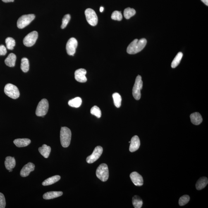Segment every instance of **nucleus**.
Masks as SVG:
<instances>
[{
	"mask_svg": "<svg viewBox=\"0 0 208 208\" xmlns=\"http://www.w3.org/2000/svg\"><path fill=\"white\" fill-rule=\"evenodd\" d=\"M91 114L94 115L98 118H100L101 116V112L100 108L97 106H94L91 108Z\"/></svg>",
	"mask_w": 208,
	"mask_h": 208,
	"instance_id": "nucleus-31",
	"label": "nucleus"
},
{
	"mask_svg": "<svg viewBox=\"0 0 208 208\" xmlns=\"http://www.w3.org/2000/svg\"><path fill=\"white\" fill-rule=\"evenodd\" d=\"M35 18L33 14L24 15L20 17L17 21V26L19 29H23L30 25Z\"/></svg>",
	"mask_w": 208,
	"mask_h": 208,
	"instance_id": "nucleus-7",
	"label": "nucleus"
},
{
	"mask_svg": "<svg viewBox=\"0 0 208 208\" xmlns=\"http://www.w3.org/2000/svg\"><path fill=\"white\" fill-rule=\"evenodd\" d=\"M96 175L101 181L104 182L107 181L109 175L107 165L105 164H101L96 171Z\"/></svg>",
	"mask_w": 208,
	"mask_h": 208,
	"instance_id": "nucleus-3",
	"label": "nucleus"
},
{
	"mask_svg": "<svg viewBox=\"0 0 208 208\" xmlns=\"http://www.w3.org/2000/svg\"><path fill=\"white\" fill-rule=\"evenodd\" d=\"M85 14L88 23L92 26H95L97 25L98 16L92 8H88L85 11Z\"/></svg>",
	"mask_w": 208,
	"mask_h": 208,
	"instance_id": "nucleus-8",
	"label": "nucleus"
},
{
	"mask_svg": "<svg viewBox=\"0 0 208 208\" xmlns=\"http://www.w3.org/2000/svg\"><path fill=\"white\" fill-rule=\"evenodd\" d=\"M190 118L192 123L195 125H200L203 121L202 117L199 113H192L190 115Z\"/></svg>",
	"mask_w": 208,
	"mask_h": 208,
	"instance_id": "nucleus-18",
	"label": "nucleus"
},
{
	"mask_svg": "<svg viewBox=\"0 0 208 208\" xmlns=\"http://www.w3.org/2000/svg\"><path fill=\"white\" fill-rule=\"evenodd\" d=\"M129 150L130 152H133L138 150L140 147V139L137 135L132 138L130 142Z\"/></svg>",
	"mask_w": 208,
	"mask_h": 208,
	"instance_id": "nucleus-15",
	"label": "nucleus"
},
{
	"mask_svg": "<svg viewBox=\"0 0 208 208\" xmlns=\"http://www.w3.org/2000/svg\"><path fill=\"white\" fill-rule=\"evenodd\" d=\"M37 32L34 31L27 34L23 39V44L27 47H31L35 44L38 38Z\"/></svg>",
	"mask_w": 208,
	"mask_h": 208,
	"instance_id": "nucleus-9",
	"label": "nucleus"
},
{
	"mask_svg": "<svg viewBox=\"0 0 208 208\" xmlns=\"http://www.w3.org/2000/svg\"><path fill=\"white\" fill-rule=\"evenodd\" d=\"M190 199L189 196L188 195H183L180 198L179 200V204L180 206H183L189 202Z\"/></svg>",
	"mask_w": 208,
	"mask_h": 208,
	"instance_id": "nucleus-33",
	"label": "nucleus"
},
{
	"mask_svg": "<svg viewBox=\"0 0 208 208\" xmlns=\"http://www.w3.org/2000/svg\"><path fill=\"white\" fill-rule=\"evenodd\" d=\"M147 41L145 38L138 40L135 39L129 45L127 49V52L129 54H134L140 52L147 44Z\"/></svg>",
	"mask_w": 208,
	"mask_h": 208,
	"instance_id": "nucleus-1",
	"label": "nucleus"
},
{
	"mask_svg": "<svg viewBox=\"0 0 208 208\" xmlns=\"http://www.w3.org/2000/svg\"><path fill=\"white\" fill-rule=\"evenodd\" d=\"M113 98L115 106L117 108H120L121 106V97L119 93H115L113 94Z\"/></svg>",
	"mask_w": 208,
	"mask_h": 208,
	"instance_id": "nucleus-29",
	"label": "nucleus"
},
{
	"mask_svg": "<svg viewBox=\"0 0 208 208\" xmlns=\"http://www.w3.org/2000/svg\"><path fill=\"white\" fill-rule=\"evenodd\" d=\"M20 68L22 71L26 73L28 72L30 68V63L28 59L27 58H24L21 59V65H20Z\"/></svg>",
	"mask_w": 208,
	"mask_h": 208,
	"instance_id": "nucleus-25",
	"label": "nucleus"
},
{
	"mask_svg": "<svg viewBox=\"0 0 208 208\" xmlns=\"http://www.w3.org/2000/svg\"><path fill=\"white\" fill-rule=\"evenodd\" d=\"M13 171V169H12L9 170V172H11V171Z\"/></svg>",
	"mask_w": 208,
	"mask_h": 208,
	"instance_id": "nucleus-40",
	"label": "nucleus"
},
{
	"mask_svg": "<svg viewBox=\"0 0 208 208\" xmlns=\"http://www.w3.org/2000/svg\"><path fill=\"white\" fill-rule=\"evenodd\" d=\"M31 142V140L28 138H18L14 141V143L16 147L20 148L26 147Z\"/></svg>",
	"mask_w": 208,
	"mask_h": 208,
	"instance_id": "nucleus-16",
	"label": "nucleus"
},
{
	"mask_svg": "<svg viewBox=\"0 0 208 208\" xmlns=\"http://www.w3.org/2000/svg\"><path fill=\"white\" fill-rule=\"evenodd\" d=\"M111 18L113 20L120 21L122 20L123 16L121 12L115 11L112 14Z\"/></svg>",
	"mask_w": 208,
	"mask_h": 208,
	"instance_id": "nucleus-32",
	"label": "nucleus"
},
{
	"mask_svg": "<svg viewBox=\"0 0 208 208\" xmlns=\"http://www.w3.org/2000/svg\"><path fill=\"white\" fill-rule=\"evenodd\" d=\"M201 1L207 6H208V0H201Z\"/></svg>",
	"mask_w": 208,
	"mask_h": 208,
	"instance_id": "nucleus-38",
	"label": "nucleus"
},
{
	"mask_svg": "<svg viewBox=\"0 0 208 208\" xmlns=\"http://www.w3.org/2000/svg\"><path fill=\"white\" fill-rule=\"evenodd\" d=\"M71 19V16L69 14L65 15L62 20V24L61 25V29H65L68 25Z\"/></svg>",
	"mask_w": 208,
	"mask_h": 208,
	"instance_id": "nucleus-34",
	"label": "nucleus"
},
{
	"mask_svg": "<svg viewBox=\"0 0 208 208\" xmlns=\"http://www.w3.org/2000/svg\"><path fill=\"white\" fill-rule=\"evenodd\" d=\"M142 87L143 82L142 77L140 75H138L136 78L135 83L132 90L133 97L134 98L137 100H139L141 97V90H142Z\"/></svg>",
	"mask_w": 208,
	"mask_h": 208,
	"instance_id": "nucleus-4",
	"label": "nucleus"
},
{
	"mask_svg": "<svg viewBox=\"0 0 208 208\" xmlns=\"http://www.w3.org/2000/svg\"><path fill=\"white\" fill-rule=\"evenodd\" d=\"M104 8L103 7H101L100 8V11L101 12V13H102V12L104 11Z\"/></svg>",
	"mask_w": 208,
	"mask_h": 208,
	"instance_id": "nucleus-39",
	"label": "nucleus"
},
{
	"mask_svg": "<svg viewBox=\"0 0 208 208\" xmlns=\"http://www.w3.org/2000/svg\"><path fill=\"white\" fill-rule=\"evenodd\" d=\"M4 3L13 2L14 0H2Z\"/></svg>",
	"mask_w": 208,
	"mask_h": 208,
	"instance_id": "nucleus-37",
	"label": "nucleus"
},
{
	"mask_svg": "<svg viewBox=\"0 0 208 208\" xmlns=\"http://www.w3.org/2000/svg\"><path fill=\"white\" fill-rule=\"evenodd\" d=\"M16 60V55L13 53H10L5 60V63L8 66L13 67L15 66Z\"/></svg>",
	"mask_w": 208,
	"mask_h": 208,
	"instance_id": "nucleus-20",
	"label": "nucleus"
},
{
	"mask_svg": "<svg viewBox=\"0 0 208 208\" xmlns=\"http://www.w3.org/2000/svg\"><path fill=\"white\" fill-rule=\"evenodd\" d=\"M38 150L41 155L43 156L45 158L47 159L48 158L50 154L51 148L49 146L44 144L42 147L39 148Z\"/></svg>",
	"mask_w": 208,
	"mask_h": 208,
	"instance_id": "nucleus-21",
	"label": "nucleus"
},
{
	"mask_svg": "<svg viewBox=\"0 0 208 208\" xmlns=\"http://www.w3.org/2000/svg\"><path fill=\"white\" fill-rule=\"evenodd\" d=\"M132 203L135 208H140L143 205V201L138 196L135 195L132 199Z\"/></svg>",
	"mask_w": 208,
	"mask_h": 208,
	"instance_id": "nucleus-27",
	"label": "nucleus"
},
{
	"mask_svg": "<svg viewBox=\"0 0 208 208\" xmlns=\"http://www.w3.org/2000/svg\"><path fill=\"white\" fill-rule=\"evenodd\" d=\"M63 194V192L61 191H52L48 192L47 193H45L43 198L45 200H49L56 198L62 195Z\"/></svg>",
	"mask_w": 208,
	"mask_h": 208,
	"instance_id": "nucleus-17",
	"label": "nucleus"
},
{
	"mask_svg": "<svg viewBox=\"0 0 208 208\" xmlns=\"http://www.w3.org/2000/svg\"><path fill=\"white\" fill-rule=\"evenodd\" d=\"M71 132L69 128L66 127H61L60 131V140L62 147H69L71 142Z\"/></svg>",
	"mask_w": 208,
	"mask_h": 208,
	"instance_id": "nucleus-2",
	"label": "nucleus"
},
{
	"mask_svg": "<svg viewBox=\"0 0 208 208\" xmlns=\"http://www.w3.org/2000/svg\"><path fill=\"white\" fill-rule=\"evenodd\" d=\"M35 168V165L33 163L29 162L25 165L20 172V175L22 177H26L30 175L31 172L33 171Z\"/></svg>",
	"mask_w": 208,
	"mask_h": 208,
	"instance_id": "nucleus-14",
	"label": "nucleus"
},
{
	"mask_svg": "<svg viewBox=\"0 0 208 208\" xmlns=\"http://www.w3.org/2000/svg\"><path fill=\"white\" fill-rule=\"evenodd\" d=\"M6 43L7 48L12 50L15 46V41L13 38L8 37L6 39Z\"/></svg>",
	"mask_w": 208,
	"mask_h": 208,
	"instance_id": "nucleus-30",
	"label": "nucleus"
},
{
	"mask_svg": "<svg viewBox=\"0 0 208 208\" xmlns=\"http://www.w3.org/2000/svg\"><path fill=\"white\" fill-rule=\"evenodd\" d=\"M6 48L3 45H0V56H4L6 54Z\"/></svg>",
	"mask_w": 208,
	"mask_h": 208,
	"instance_id": "nucleus-36",
	"label": "nucleus"
},
{
	"mask_svg": "<svg viewBox=\"0 0 208 208\" xmlns=\"http://www.w3.org/2000/svg\"><path fill=\"white\" fill-rule=\"evenodd\" d=\"M130 177L133 183L137 186H141L143 184L142 177L137 172H133L131 173Z\"/></svg>",
	"mask_w": 208,
	"mask_h": 208,
	"instance_id": "nucleus-13",
	"label": "nucleus"
},
{
	"mask_svg": "<svg viewBox=\"0 0 208 208\" xmlns=\"http://www.w3.org/2000/svg\"><path fill=\"white\" fill-rule=\"evenodd\" d=\"M82 102L81 98L76 97L69 101L68 104L71 107L77 108L80 107Z\"/></svg>",
	"mask_w": 208,
	"mask_h": 208,
	"instance_id": "nucleus-24",
	"label": "nucleus"
},
{
	"mask_svg": "<svg viewBox=\"0 0 208 208\" xmlns=\"http://www.w3.org/2000/svg\"><path fill=\"white\" fill-rule=\"evenodd\" d=\"M208 183V179L206 177H202L198 180L196 184V188L197 190H201L205 187Z\"/></svg>",
	"mask_w": 208,
	"mask_h": 208,
	"instance_id": "nucleus-22",
	"label": "nucleus"
},
{
	"mask_svg": "<svg viewBox=\"0 0 208 208\" xmlns=\"http://www.w3.org/2000/svg\"><path fill=\"white\" fill-rule=\"evenodd\" d=\"M49 109L48 101L46 99H42L38 104L36 114L38 116H44Z\"/></svg>",
	"mask_w": 208,
	"mask_h": 208,
	"instance_id": "nucleus-6",
	"label": "nucleus"
},
{
	"mask_svg": "<svg viewBox=\"0 0 208 208\" xmlns=\"http://www.w3.org/2000/svg\"><path fill=\"white\" fill-rule=\"evenodd\" d=\"M5 166L7 169L9 171L13 169L15 166V160L14 157L7 156L5 161Z\"/></svg>",
	"mask_w": 208,
	"mask_h": 208,
	"instance_id": "nucleus-19",
	"label": "nucleus"
},
{
	"mask_svg": "<svg viewBox=\"0 0 208 208\" xmlns=\"http://www.w3.org/2000/svg\"><path fill=\"white\" fill-rule=\"evenodd\" d=\"M5 94L8 97L13 99H16L20 97V93L18 87L13 84H7L4 87Z\"/></svg>",
	"mask_w": 208,
	"mask_h": 208,
	"instance_id": "nucleus-5",
	"label": "nucleus"
},
{
	"mask_svg": "<svg viewBox=\"0 0 208 208\" xmlns=\"http://www.w3.org/2000/svg\"><path fill=\"white\" fill-rule=\"evenodd\" d=\"M78 43L75 38L72 37L67 42L66 46L67 53L70 56L74 55Z\"/></svg>",
	"mask_w": 208,
	"mask_h": 208,
	"instance_id": "nucleus-11",
	"label": "nucleus"
},
{
	"mask_svg": "<svg viewBox=\"0 0 208 208\" xmlns=\"http://www.w3.org/2000/svg\"><path fill=\"white\" fill-rule=\"evenodd\" d=\"M183 56V53L182 52H179L175 56L174 59L173 60V61L172 62L171 64L172 68H175L178 66L181 61Z\"/></svg>",
	"mask_w": 208,
	"mask_h": 208,
	"instance_id": "nucleus-26",
	"label": "nucleus"
},
{
	"mask_svg": "<svg viewBox=\"0 0 208 208\" xmlns=\"http://www.w3.org/2000/svg\"><path fill=\"white\" fill-rule=\"evenodd\" d=\"M60 179H61V177L59 175H55V176L51 177L45 180L42 182V185L43 186H48V185H52L59 181Z\"/></svg>",
	"mask_w": 208,
	"mask_h": 208,
	"instance_id": "nucleus-23",
	"label": "nucleus"
},
{
	"mask_svg": "<svg viewBox=\"0 0 208 208\" xmlns=\"http://www.w3.org/2000/svg\"><path fill=\"white\" fill-rule=\"evenodd\" d=\"M136 14V11L134 8H128L124 11V16L127 20L130 19Z\"/></svg>",
	"mask_w": 208,
	"mask_h": 208,
	"instance_id": "nucleus-28",
	"label": "nucleus"
},
{
	"mask_svg": "<svg viewBox=\"0 0 208 208\" xmlns=\"http://www.w3.org/2000/svg\"><path fill=\"white\" fill-rule=\"evenodd\" d=\"M103 152V148L101 146H97L94 149L93 152L91 155L87 156V161L88 164H92L100 157Z\"/></svg>",
	"mask_w": 208,
	"mask_h": 208,
	"instance_id": "nucleus-10",
	"label": "nucleus"
},
{
	"mask_svg": "<svg viewBox=\"0 0 208 208\" xmlns=\"http://www.w3.org/2000/svg\"><path fill=\"white\" fill-rule=\"evenodd\" d=\"M87 71L84 69H79L75 71V79L77 82H87V79L86 76Z\"/></svg>",
	"mask_w": 208,
	"mask_h": 208,
	"instance_id": "nucleus-12",
	"label": "nucleus"
},
{
	"mask_svg": "<svg viewBox=\"0 0 208 208\" xmlns=\"http://www.w3.org/2000/svg\"><path fill=\"white\" fill-rule=\"evenodd\" d=\"M6 202L4 196L2 193H0V208L6 207Z\"/></svg>",
	"mask_w": 208,
	"mask_h": 208,
	"instance_id": "nucleus-35",
	"label": "nucleus"
}]
</instances>
